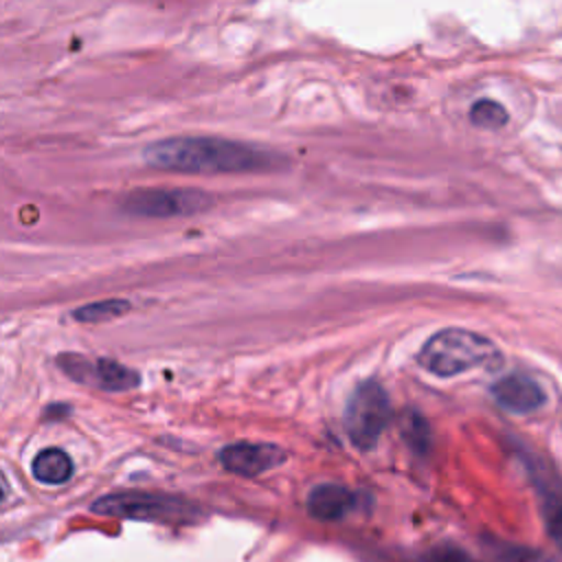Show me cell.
I'll use <instances>...</instances> for the list:
<instances>
[{"instance_id": "6da1fadb", "label": "cell", "mask_w": 562, "mask_h": 562, "mask_svg": "<svg viewBox=\"0 0 562 562\" xmlns=\"http://www.w3.org/2000/svg\"><path fill=\"white\" fill-rule=\"evenodd\" d=\"M145 162L180 173L274 171L285 165L277 151L215 136H176L147 145Z\"/></svg>"}, {"instance_id": "7a4b0ae2", "label": "cell", "mask_w": 562, "mask_h": 562, "mask_svg": "<svg viewBox=\"0 0 562 562\" xmlns=\"http://www.w3.org/2000/svg\"><path fill=\"white\" fill-rule=\"evenodd\" d=\"M496 345L470 329L446 327L432 334L417 353V362L437 378H452L476 367L498 362Z\"/></svg>"}, {"instance_id": "3957f363", "label": "cell", "mask_w": 562, "mask_h": 562, "mask_svg": "<svg viewBox=\"0 0 562 562\" xmlns=\"http://www.w3.org/2000/svg\"><path fill=\"white\" fill-rule=\"evenodd\" d=\"M391 417V404L378 380H364L351 393L345 408V430L358 450H371Z\"/></svg>"}, {"instance_id": "277c9868", "label": "cell", "mask_w": 562, "mask_h": 562, "mask_svg": "<svg viewBox=\"0 0 562 562\" xmlns=\"http://www.w3.org/2000/svg\"><path fill=\"white\" fill-rule=\"evenodd\" d=\"M92 512L101 516L158 522H182L195 516V507L191 503L178 496L147 492H121L103 496L92 503Z\"/></svg>"}, {"instance_id": "5b68a950", "label": "cell", "mask_w": 562, "mask_h": 562, "mask_svg": "<svg viewBox=\"0 0 562 562\" xmlns=\"http://www.w3.org/2000/svg\"><path fill=\"white\" fill-rule=\"evenodd\" d=\"M518 457L536 492L547 533L562 549V476L555 465L533 450H518Z\"/></svg>"}, {"instance_id": "8992f818", "label": "cell", "mask_w": 562, "mask_h": 562, "mask_svg": "<svg viewBox=\"0 0 562 562\" xmlns=\"http://www.w3.org/2000/svg\"><path fill=\"white\" fill-rule=\"evenodd\" d=\"M211 206L213 198L200 189H136L123 200V209L140 217L195 215Z\"/></svg>"}, {"instance_id": "52a82bcc", "label": "cell", "mask_w": 562, "mask_h": 562, "mask_svg": "<svg viewBox=\"0 0 562 562\" xmlns=\"http://www.w3.org/2000/svg\"><path fill=\"white\" fill-rule=\"evenodd\" d=\"M59 367L72 380L83 382V384H94L105 391H127L140 382V375L134 369H130L112 358L88 360L77 353H64V356H59Z\"/></svg>"}, {"instance_id": "ba28073f", "label": "cell", "mask_w": 562, "mask_h": 562, "mask_svg": "<svg viewBox=\"0 0 562 562\" xmlns=\"http://www.w3.org/2000/svg\"><path fill=\"white\" fill-rule=\"evenodd\" d=\"M285 461V450L274 443H255V441H237L228 443L220 450V463L239 476H257L263 474Z\"/></svg>"}, {"instance_id": "9c48e42d", "label": "cell", "mask_w": 562, "mask_h": 562, "mask_svg": "<svg viewBox=\"0 0 562 562\" xmlns=\"http://www.w3.org/2000/svg\"><path fill=\"white\" fill-rule=\"evenodd\" d=\"M492 397L501 408L514 415H529L547 402L544 389L525 373H509L496 380L492 384Z\"/></svg>"}, {"instance_id": "30bf717a", "label": "cell", "mask_w": 562, "mask_h": 562, "mask_svg": "<svg viewBox=\"0 0 562 562\" xmlns=\"http://www.w3.org/2000/svg\"><path fill=\"white\" fill-rule=\"evenodd\" d=\"M356 507V494L340 483H321L307 494V512L316 520H340Z\"/></svg>"}, {"instance_id": "8fae6325", "label": "cell", "mask_w": 562, "mask_h": 562, "mask_svg": "<svg viewBox=\"0 0 562 562\" xmlns=\"http://www.w3.org/2000/svg\"><path fill=\"white\" fill-rule=\"evenodd\" d=\"M31 470L44 485H64L72 476V461L61 448H44L35 454Z\"/></svg>"}, {"instance_id": "7c38bea8", "label": "cell", "mask_w": 562, "mask_h": 562, "mask_svg": "<svg viewBox=\"0 0 562 562\" xmlns=\"http://www.w3.org/2000/svg\"><path fill=\"white\" fill-rule=\"evenodd\" d=\"M130 310V303L123 299H105V301H94L77 307L72 312V318L79 323H103V321H114L123 316Z\"/></svg>"}, {"instance_id": "4fadbf2b", "label": "cell", "mask_w": 562, "mask_h": 562, "mask_svg": "<svg viewBox=\"0 0 562 562\" xmlns=\"http://www.w3.org/2000/svg\"><path fill=\"white\" fill-rule=\"evenodd\" d=\"M470 121L483 130H498L507 123V110L492 99H481L470 108Z\"/></svg>"}, {"instance_id": "5bb4252c", "label": "cell", "mask_w": 562, "mask_h": 562, "mask_svg": "<svg viewBox=\"0 0 562 562\" xmlns=\"http://www.w3.org/2000/svg\"><path fill=\"white\" fill-rule=\"evenodd\" d=\"M422 562H481L472 553L454 544H437L424 553Z\"/></svg>"}]
</instances>
